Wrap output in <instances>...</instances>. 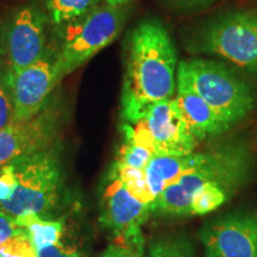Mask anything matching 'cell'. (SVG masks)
<instances>
[{"mask_svg":"<svg viewBox=\"0 0 257 257\" xmlns=\"http://www.w3.org/2000/svg\"><path fill=\"white\" fill-rule=\"evenodd\" d=\"M253 155L248 144L232 142L201 153L198 163L156 198L153 212L167 216H189V202L198 189L216 185L234 194L249 181Z\"/></svg>","mask_w":257,"mask_h":257,"instance_id":"obj_2","label":"cell"},{"mask_svg":"<svg viewBox=\"0 0 257 257\" xmlns=\"http://www.w3.org/2000/svg\"><path fill=\"white\" fill-rule=\"evenodd\" d=\"M136 123L147 133L155 155H188L197 148V138L175 98L153 104Z\"/></svg>","mask_w":257,"mask_h":257,"instance_id":"obj_9","label":"cell"},{"mask_svg":"<svg viewBox=\"0 0 257 257\" xmlns=\"http://www.w3.org/2000/svg\"><path fill=\"white\" fill-rule=\"evenodd\" d=\"M198 48L221 56L240 68L257 73V15L233 11L202 29Z\"/></svg>","mask_w":257,"mask_h":257,"instance_id":"obj_6","label":"cell"},{"mask_svg":"<svg viewBox=\"0 0 257 257\" xmlns=\"http://www.w3.org/2000/svg\"><path fill=\"white\" fill-rule=\"evenodd\" d=\"M14 219L17 226L27 231L36 251L53 244H59L63 230V225L61 221L44 220L38 214L31 213V212L16 217Z\"/></svg>","mask_w":257,"mask_h":257,"instance_id":"obj_15","label":"cell"},{"mask_svg":"<svg viewBox=\"0 0 257 257\" xmlns=\"http://www.w3.org/2000/svg\"><path fill=\"white\" fill-rule=\"evenodd\" d=\"M150 257H195L192 245L182 237H161L149 246Z\"/></svg>","mask_w":257,"mask_h":257,"instance_id":"obj_19","label":"cell"},{"mask_svg":"<svg viewBox=\"0 0 257 257\" xmlns=\"http://www.w3.org/2000/svg\"><path fill=\"white\" fill-rule=\"evenodd\" d=\"M16 187H17V179L12 166H3L0 168V204L9 200L14 195Z\"/></svg>","mask_w":257,"mask_h":257,"instance_id":"obj_24","label":"cell"},{"mask_svg":"<svg viewBox=\"0 0 257 257\" xmlns=\"http://www.w3.org/2000/svg\"><path fill=\"white\" fill-rule=\"evenodd\" d=\"M102 0H43L48 21L56 27L75 22L92 12Z\"/></svg>","mask_w":257,"mask_h":257,"instance_id":"obj_16","label":"cell"},{"mask_svg":"<svg viewBox=\"0 0 257 257\" xmlns=\"http://www.w3.org/2000/svg\"><path fill=\"white\" fill-rule=\"evenodd\" d=\"M230 194L216 185H207L198 189L192 195L189 202V216L193 214H207L219 208L229 200Z\"/></svg>","mask_w":257,"mask_h":257,"instance_id":"obj_18","label":"cell"},{"mask_svg":"<svg viewBox=\"0 0 257 257\" xmlns=\"http://www.w3.org/2000/svg\"><path fill=\"white\" fill-rule=\"evenodd\" d=\"M47 23L44 10L34 3L11 15L3 35L10 74L27 68L47 55Z\"/></svg>","mask_w":257,"mask_h":257,"instance_id":"obj_7","label":"cell"},{"mask_svg":"<svg viewBox=\"0 0 257 257\" xmlns=\"http://www.w3.org/2000/svg\"><path fill=\"white\" fill-rule=\"evenodd\" d=\"M167 2L180 10H198L212 5L216 0H167Z\"/></svg>","mask_w":257,"mask_h":257,"instance_id":"obj_27","label":"cell"},{"mask_svg":"<svg viewBox=\"0 0 257 257\" xmlns=\"http://www.w3.org/2000/svg\"><path fill=\"white\" fill-rule=\"evenodd\" d=\"M14 107H12L11 93L8 81V66L0 62V128L12 121Z\"/></svg>","mask_w":257,"mask_h":257,"instance_id":"obj_22","label":"cell"},{"mask_svg":"<svg viewBox=\"0 0 257 257\" xmlns=\"http://www.w3.org/2000/svg\"><path fill=\"white\" fill-rule=\"evenodd\" d=\"M125 21V6L104 3L85 17L59 27L60 42L53 54L57 85L119 36Z\"/></svg>","mask_w":257,"mask_h":257,"instance_id":"obj_3","label":"cell"},{"mask_svg":"<svg viewBox=\"0 0 257 257\" xmlns=\"http://www.w3.org/2000/svg\"><path fill=\"white\" fill-rule=\"evenodd\" d=\"M21 230L23 229L16 225L14 218L6 212L0 210V248L6 239H9L10 237H12Z\"/></svg>","mask_w":257,"mask_h":257,"instance_id":"obj_25","label":"cell"},{"mask_svg":"<svg viewBox=\"0 0 257 257\" xmlns=\"http://www.w3.org/2000/svg\"><path fill=\"white\" fill-rule=\"evenodd\" d=\"M101 257H143V240L133 243L111 244Z\"/></svg>","mask_w":257,"mask_h":257,"instance_id":"obj_23","label":"cell"},{"mask_svg":"<svg viewBox=\"0 0 257 257\" xmlns=\"http://www.w3.org/2000/svg\"><path fill=\"white\" fill-rule=\"evenodd\" d=\"M59 123L56 104H48L31 119L11 121L0 128V168L19 157L53 146Z\"/></svg>","mask_w":257,"mask_h":257,"instance_id":"obj_11","label":"cell"},{"mask_svg":"<svg viewBox=\"0 0 257 257\" xmlns=\"http://www.w3.org/2000/svg\"><path fill=\"white\" fill-rule=\"evenodd\" d=\"M175 94L180 110L198 142L220 136L230 130V127L218 117L213 108L178 74Z\"/></svg>","mask_w":257,"mask_h":257,"instance_id":"obj_13","label":"cell"},{"mask_svg":"<svg viewBox=\"0 0 257 257\" xmlns=\"http://www.w3.org/2000/svg\"><path fill=\"white\" fill-rule=\"evenodd\" d=\"M152 213V207L128 193L115 176L108 173L101 197L100 221L125 243L143 239L141 226Z\"/></svg>","mask_w":257,"mask_h":257,"instance_id":"obj_12","label":"cell"},{"mask_svg":"<svg viewBox=\"0 0 257 257\" xmlns=\"http://www.w3.org/2000/svg\"><path fill=\"white\" fill-rule=\"evenodd\" d=\"M176 74L189 83L230 128L245 119L255 107L256 98L251 87L216 61H181Z\"/></svg>","mask_w":257,"mask_h":257,"instance_id":"obj_4","label":"cell"},{"mask_svg":"<svg viewBox=\"0 0 257 257\" xmlns=\"http://www.w3.org/2000/svg\"><path fill=\"white\" fill-rule=\"evenodd\" d=\"M17 187L14 195L0 204L12 218L24 213L40 214L49 211L59 197L61 169L54 146L12 161Z\"/></svg>","mask_w":257,"mask_h":257,"instance_id":"obj_5","label":"cell"},{"mask_svg":"<svg viewBox=\"0 0 257 257\" xmlns=\"http://www.w3.org/2000/svg\"><path fill=\"white\" fill-rule=\"evenodd\" d=\"M205 257H257V212L239 210L202 227Z\"/></svg>","mask_w":257,"mask_h":257,"instance_id":"obj_8","label":"cell"},{"mask_svg":"<svg viewBox=\"0 0 257 257\" xmlns=\"http://www.w3.org/2000/svg\"><path fill=\"white\" fill-rule=\"evenodd\" d=\"M37 257H80L78 252L73 250L63 249L60 244L46 246V248L38 250Z\"/></svg>","mask_w":257,"mask_h":257,"instance_id":"obj_26","label":"cell"},{"mask_svg":"<svg viewBox=\"0 0 257 257\" xmlns=\"http://www.w3.org/2000/svg\"><path fill=\"white\" fill-rule=\"evenodd\" d=\"M0 257H2V256H0Z\"/></svg>","mask_w":257,"mask_h":257,"instance_id":"obj_29","label":"cell"},{"mask_svg":"<svg viewBox=\"0 0 257 257\" xmlns=\"http://www.w3.org/2000/svg\"><path fill=\"white\" fill-rule=\"evenodd\" d=\"M131 2H134V0H105L106 4L112 6H126Z\"/></svg>","mask_w":257,"mask_h":257,"instance_id":"obj_28","label":"cell"},{"mask_svg":"<svg viewBox=\"0 0 257 257\" xmlns=\"http://www.w3.org/2000/svg\"><path fill=\"white\" fill-rule=\"evenodd\" d=\"M2 257H37L36 249L32 245L24 229L10 237L0 248Z\"/></svg>","mask_w":257,"mask_h":257,"instance_id":"obj_21","label":"cell"},{"mask_svg":"<svg viewBox=\"0 0 257 257\" xmlns=\"http://www.w3.org/2000/svg\"><path fill=\"white\" fill-rule=\"evenodd\" d=\"M8 81L14 107L12 121L34 118L49 104L50 94L57 86L51 51L17 73L10 74L8 70Z\"/></svg>","mask_w":257,"mask_h":257,"instance_id":"obj_10","label":"cell"},{"mask_svg":"<svg viewBox=\"0 0 257 257\" xmlns=\"http://www.w3.org/2000/svg\"><path fill=\"white\" fill-rule=\"evenodd\" d=\"M121 88V118L136 123L156 102L174 98L178 53L157 19H144L127 34Z\"/></svg>","mask_w":257,"mask_h":257,"instance_id":"obj_1","label":"cell"},{"mask_svg":"<svg viewBox=\"0 0 257 257\" xmlns=\"http://www.w3.org/2000/svg\"><path fill=\"white\" fill-rule=\"evenodd\" d=\"M200 155L201 153L188 155H154L146 167V174L148 184L155 197H159L167 186L197 165Z\"/></svg>","mask_w":257,"mask_h":257,"instance_id":"obj_14","label":"cell"},{"mask_svg":"<svg viewBox=\"0 0 257 257\" xmlns=\"http://www.w3.org/2000/svg\"><path fill=\"white\" fill-rule=\"evenodd\" d=\"M108 173L119 180L133 197L143 204L149 205L153 212L156 197L150 189L149 184H148L146 169L134 168V167L123 165L118 161H114Z\"/></svg>","mask_w":257,"mask_h":257,"instance_id":"obj_17","label":"cell"},{"mask_svg":"<svg viewBox=\"0 0 257 257\" xmlns=\"http://www.w3.org/2000/svg\"><path fill=\"white\" fill-rule=\"evenodd\" d=\"M153 156L154 154L147 148L124 138V142L117 154L115 161L123 163V165L134 167V168L146 169Z\"/></svg>","mask_w":257,"mask_h":257,"instance_id":"obj_20","label":"cell"}]
</instances>
